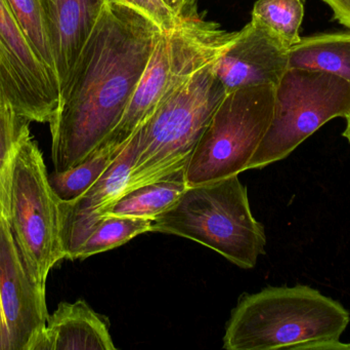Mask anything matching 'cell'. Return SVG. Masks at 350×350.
Wrapping results in <instances>:
<instances>
[{
    "label": "cell",
    "instance_id": "cell-1",
    "mask_svg": "<svg viewBox=\"0 0 350 350\" xmlns=\"http://www.w3.org/2000/svg\"><path fill=\"white\" fill-rule=\"evenodd\" d=\"M163 30L133 4L107 0L49 123L55 172L83 162L114 131Z\"/></svg>",
    "mask_w": 350,
    "mask_h": 350
},
{
    "label": "cell",
    "instance_id": "cell-2",
    "mask_svg": "<svg viewBox=\"0 0 350 350\" xmlns=\"http://www.w3.org/2000/svg\"><path fill=\"white\" fill-rule=\"evenodd\" d=\"M349 312L336 300L298 285L243 294L224 336L226 350H350L340 341Z\"/></svg>",
    "mask_w": 350,
    "mask_h": 350
},
{
    "label": "cell",
    "instance_id": "cell-3",
    "mask_svg": "<svg viewBox=\"0 0 350 350\" xmlns=\"http://www.w3.org/2000/svg\"><path fill=\"white\" fill-rule=\"evenodd\" d=\"M151 232L203 245L243 269L254 268L267 247L265 226L253 216L239 175L189 187L152 220Z\"/></svg>",
    "mask_w": 350,
    "mask_h": 350
},
{
    "label": "cell",
    "instance_id": "cell-4",
    "mask_svg": "<svg viewBox=\"0 0 350 350\" xmlns=\"http://www.w3.org/2000/svg\"><path fill=\"white\" fill-rule=\"evenodd\" d=\"M213 63L193 74L135 132L137 158L125 193L187 170L226 95L214 73Z\"/></svg>",
    "mask_w": 350,
    "mask_h": 350
},
{
    "label": "cell",
    "instance_id": "cell-5",
    "mask_svg": "<svg viewBox=\"0 0 350 350\" xmlns=\"http://www.w3.org/2000/svg\"><path fill=\"white\" fill-rule=\"evenodd\" d=\"M236 33L199 14L163 30L122 118L104 143L124 147L166 99L226 51Z\"/></svg>",
    "mask_w": 350,
    "mask_h": 350
},
{
    "label": "cell",
    "instance_id": "cell-6",
    "mask_svg": "<svg viewBox=\"0 0 350 350\" xmlns=\"http://www.w3.org/2000/svg\"><path fill=\"white\" fill-rule=\"evenodd\" d=\"M8 203L12 236L33 281L45 293L49 271L66 255L59 199L49 184L42 153L31 137L29 125L12 162Z\"/></svg>",
    "mask_w": 350,
    "mask_h": 350
},
{
    "label": "cell",
    "instance_id": "cell-7",
    "mask_svg": "<svg viewBox=\"0 0 350 350\" xmlns=\"http://www.w3.org/2000/svg\"><path fill=\"white\" fill-rule=\"evenodd\" d=\"M275 88L250 86L226 95L187 164V186L214 182L248 170L273 121Z\"/></svg>",
    "mask_w": 350,
    "mask_h": 350
},
{
    "label": "cell",
    "instance_id": "cell-8",
    "mask_svg": "<svg viewBox=\"0 0 350 350\" xmlns=\"http://www.w3.org/2000/svg\"><path fill=\"white\" fill-rule=\"evenodd\" d=\"M350 112V82L326 72L289 68L275 88L273 121L248 170L289 156L319 129Z\"/></svg>",
    "mask_w": 350,
    "mask_h": 350
},
{
    "label": "cell",
    "instance_id": "cell-9",
    "mask_svg": "<svg viewBox=\"0 0 350 350\" xmlns=\"http://www.w3.org/2000/svg\"><path fill=\"white\" fill-rule=\"evenodd\" d=\"M0 88L3 100L29 121L49 123L59 105L57 76L35 55L6 0H0Z\"/></svg>",
    "mask_w": 350,
    "mask_h": 350
},
{
    "label": "cell",
    "instance_id": "cell-10",
    "mask_svg": "<svg viewBox=\"0 0 350 350\" xmlns=\"http://www.w3.org/2000/svg\"><path fill=\"white\" fill-rule=\"evenodd\" d=\"M0 305L10 350H38L46 326L45 293L29 273L8 219L0 216Z\"/></svg>",
    "mask_w": 350,
    "mask_h": 350
},
{
    "label": "cell",
    "instance_id": "cell-11",
    "mask_svg": "<svg viewBox=\"0 0 350 350\" xmlns=\"http://www.w3.org/2000/svg\"><path fill=\"white\" fill-rule=\"evenodd\" d=\"M289 49L271 31L251 20L214 61V73L226 94L250 86H278L289 69Z\"/></svg>",
    "mask_w": 350,
    "mask_h": 350
},
{
    "label": "cell",
    "instance_id": "cell-12",
    "mask_svg": "<svg viewBox=\"0 0 350 350\" xmlns=\"http://www.w3.org/2000/svg\"><path fill=\"white\" fill-rule=\"evenodd\" d=\"M137 158L133 136L105 174L75 201H59L61 238L66 259L74 260L76 252L109 210L126 192Z\"/></svg>",
    "mask_w": 350,
    "mask_h": 350
},
{
    "label": "cell",
    "instance_id": "cell-13",
    "mask_svg": "<svg viewBox=\"0 0 350 350\" xmlns=\"http://www.w3.org/2000/svg\"><path fill=\"white\" fill-rule=\"evenodd\" d=\"M107 0H41L59 92L90 38Z\"/></svg>",
    "mask_w": 350,
    "mask_h": 350
},
{
    "label": "cell",
    "instance_id": "cell-14",
    "mask_svg": "<svg viewBox=\"0 0 350 350\" xmlns=\"http://www.w3.org/2000/svg\"><path fill=\"white\" fill-rule=\"evenodd\" d=\"M106 316L85 301L61 302L49 314L38 350H116Z\"/></svg>",
    "mask_w": 350,
    "mask_h": 350
},
{
    "label": "cell",
    "instance_id": "cell-15",
    "mask_svg": "<svg viewBox=\"0 0 350 350\" xmlns=\"http://www.w3.org/2000/svg\"><path fill=\"white\" fill-rule=\"evenodd\" d=\"M289 68L326 72L350 82V32L301 37L290 47Z\"/></svg>",
    "mask_w": 350,
    "mask_h": 350
},
{
    "label": "cell",
    "instance_id": "cell-16",
    "mask_svg": "<svg viewBox=\"0 0 350 350\" xmlns=\"http://www.w3.org/2000/svg\"><path fill=\"white\" fill-rule=\"evenodd\" d=\"M187 188L185 170L178 171L165 178L125 193L109 210L106 216L153 220L174 205Z\"/></svg>",
    "mask_w": 350,
    "mask_h": 350
},
{
    "label": "cell",
    "instance_id": "cell-17",
    "mask_svg": "<svg viewBox=\"0 0 350 350\" xmlns=\"http://www.w3.org/2000/svg\"><path fill=\"white\" fill-rule=\"evenodd\" d=\"M124 147L102 144L77 166L49 175V184L57 199L69 203L81 197L110 168Z\"/></svg>",
    "mask_w": 350,
    "mask_h": 350
},
{
    "label": "cell",
    "instance_id": "cell-18",
    "mask_svg": "<svg viewBox=\"0 0 350 350\" xmlns=\"http://www.w3.org/2000/svg\"><path fill=\"white\" fill-rule=\"evenodd\" d=\"M151 226L152 220L144 218L105 216L78 249L74 260L86 259L123 246L141 234L151 232Z\"/></svg>",
    "mask_w": 350,
    "mask_h": 350
},
{
    "label": "cell",
    "instance_id": "cell-19",
    "mask_svg": "<svg viewBox=\"0 0 350 350\" xmlns=\"http://www.w3.org/2000/svg\"><path fill=\"white\" fill-rule=\"evenodd\" d=\"M306 0H257L252 18L271 31L286 47L299 42Z\"/></svg>",
    "mask_w": 350,
    "mask_h": 350
},
{
    "label": "cell",
    "instance_id": "cell-20",
    "mask_svg": "<svg viewBox=\"0 0 350 350\" xmlns=\"http://www.w3.org/2000/svg\"><path fill=\"white\" fill-rule=\"evenodd\" d=\"M30 121L16 114L8 102L0 103V216L8 218L12 162L23 132Z\"/></svg>",
    "mask_w": 350,
    "mask_h": 350
},
{
    "label": "cell",
    "instance_id": "cell-21",
    "mask_svg": "<svg viewBox=\"0 0 350 350\" xmlns=\"http://www.w3.org/2000/svg\"><path fill=\"white\" fill-rule=\"evenodd\" d=\"M6 2L35 55L57 76L41 0H6Z\"/></svg>",
    "mask_w": 350,
    "mask_h": 350
},
{
    "label": "cell",
    "instance_id": "cell-22",
    "mask_svg": "<svg viewBox=\"0 0 350 350\" xmlns=\"http://www.w3.org/2000/svg\"><path fill=\"white\" fill-rule=\"evenodd\" d=\"M133 4L135 8L145 12L151 16L162 29L174 28L183 18H177L176 14L170 10L161 0H121Z\"/></svg>",
    "mask_w": 350,
    "mask_h": 350
},
{
    "label": "cell",
    "instance_id": "cell-23",
    "mask_svg": "<svg viewBox=\"0 0 350 350\" xmlns=\"http://www.w3.org/2000/svg\"><path fill=\"white\" fill-rule=\"evenodd\" d=\"M330 6L335 20L350 28V0H323Z\"/></svg>",
    "mask_w": 350,
    "mask_h": 350
},
{
    "label": "cell",
    "instance_id": "cell-24",
    "mask_svg": "<svg viewBox=\"0 0 350 350\" xmlns=\"http://www.w3.org/2000/svg\"><path fill=\"white\" fill-rule=\"evenodd\" d=\"M161 1L176 14L177 18H185L187 16H193L187 14L183 0H161Z\"/></svg>",
    "mask_w": 350,
    "mask_h": 350
},
{
    "label": "cell",
    "instance_id": "cell-25",
    "mask_svg": "<svg viewBox=\"0 0 350 350\" xmlns=\"http://www.w3.org/2000/svg\"><path fill=\"white\" fill-rule=\"evenodd\" d=\"M0 350H10V339H8V331H6L3 316H2L1 305H0Z\"/></svg>",
    "mask_w": 350,
    "mask_h": 350
},
{
    "label": "cell",
    "instance_id": "cell-26",
    "mask_svg": "<svg viewBox=\"0 0 350 350\" xmlns=\"http://www.w3.org/2000/svg\"><path fill=\"white\" fill-rule=\"evenodd\" d=\"M185 3V10L189 16H197V3L198 0H183Z\"/></svg>",
    "mask_w": 350,
    "mask_h": 350
},
{
    "label": "cell",
    "instance_id": "cell-27",
    "mask_svg": "<svg viewBox=\"0 0 350 350\" xmlns=\"http://www.w3.org/2000/svg\"><path fill=\"white\" fill-rule=\"evenodd\" d=\"M345 119H347V129H345V133H343V136H345V137L349 140L350 143V112L349 114L345 117Z\"/></svg>",
    "mask_w": 350,
    "mask_h": 350
},
{
    "label": "cell",
    "instance_id": "cell-28",
    "mask_svg": "<svg viewBox=\"0 0 350 350\" xmlns=\"http://www.w3.org/2000/svg\"><path fill=\"white\" fill-rule=\"evenodd\" d=\"M1 102H5V101L3 100V97H2L1 94V88H0V103Z\"/></svg>",
    "mask_w": 350,
    "mask_h": 350
}]
</instances>
